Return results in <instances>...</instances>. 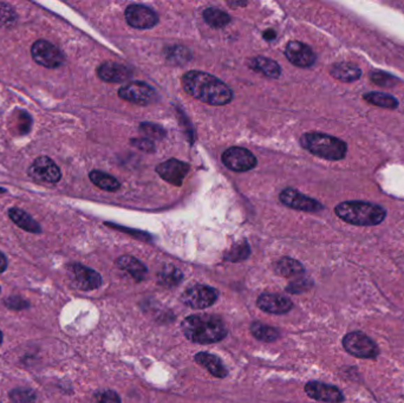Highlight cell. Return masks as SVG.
<instances>
[{"instance_id": "obj_6", "label": "cell", "mask_w": 404, "mask_h": 403, "mask_svg": "<svg viewBox=\"0 0 404 403\" xmlns=\"http://www.w3.org/2000/svg\"><path fill=\"white\" fill-rule=\"evenodd\" d=\"M343 347L347 353L358 358H376L380 353L377 344L359 331L347 333L343 338Z\"/></svg>"}, {"instance_id": "obj_31", "label": "cell", "mask_w": 404, "mask_h": 403, "mask_svg": "<svg viewBox=\"0 0 404 403\" xmlns=\"http://www.w3.org/2000/svg\"><path fill=\"white\" fill-rule=\"evenodd\" d=\"M18 15L15 8L6 3H0V26L10 29L16 25Z\"/></svg>"}, {"instance_id": "obj_34", "label": "cell", "mask_w": 404, "mask_h": 403, "mask_svg": "<svg viewBox=\"0 0 404 403\" xmlns=\"http://www.w3.org/2000/svg\"><path fill=\"white\" fill-rule=\"evenodd\" d=\"M5 307L10 309V310H25L27 307H30V302L27 301V299L22 298L20 296H11V297H8V298L4 299Z\"/></svg>"}, {"instance_id": "obj_24", "label": "cell", "mask_w": 404, "mask_h": 403, "mask_svg": "<svg viewBox=\"0 0 404 403\" xmlns=\"http://www.w3.org/2000/svg\"><path fill=\"white\" fill-rule=\"evenodd\" d=\"M274 270L277 275L285 278H291V277H297L304 273V268L298 260L292 259L289 257H284L280 260H278L277 263L274 264Z\"/></svg>"}, {"instance_id": "obj_42", "label": "cell", "mask_w": 404, "mask_h": 403, "mask_svg": "<svg viewBox=\"0 0 404 403\" xmlns=\"http://www.w3.org/2000/svg\"><path fill=\"white\" fill-rule=\"evenodd\" d=\"M0 294H1V287H0Z\"/></svg>"}, {"instance_id": "obj_3", "label": "cell", "mask_w": 404, "mask_h": 403, "mask_svg": "<svg viewBox=\"0 0 404 403\" xmlns=\"http://www.w3.org/2000/svg\"><path fill=\"white\" fill-rule=\"evenodd\" d=\"M337 217L354 226H376L382 224L387 212L380 205L362 202H342L336 206Z\"/></svg>"}, {"instance_id": "obj_27", "label": "cell", "mask_w": 404, "mask_h": 403, "mask_svg": "<svg viewBox=\"0 0 404 403\" xmlns=\"http://www.w3.org/2000/svg\"><path fill=\"white\" fill-rule=\"evenodd\" d=\"M204 20L209 26L220 27L226 26L231 23V17L226 12L221 11L219 8H208L204 11Z\"/></svg>"}, {"instance_id": "obj_9", "label": "cell", "mask_w": 404, "mask_h": 403, "mask_svg": "<svg viewBox=\"0 0 404 403\" xmlns=\"http://www.w3.org/2000/svg\"><path fill=\"white\" fill-rule=\"evenodd\" d=\"M221 159L228 169L239 173L250 171L257 166V158L246 148H228L227 151H223Z\"/></svg>"}, {"instance_id": "obj_30", "label": "cell", "mask_w": 404, "mask_h": 403, "mask_svg": "<svg viewBox=\"0 0 404 403\" xmlns=\"http://www.w3.org/2000/svg\"><path fill=\"white\" fill-rule=\"evenodd\" d=\"M8 397L12 403H33L37 399V394L31 388L20 387L12 389Z\"/></svg>"}, {"instance_id": "obj_21", "label": "cell", "mask_w": 404, "mask_h": 403, "mask_svg": "<svg viewBox=\"0 0 404 403\" xmlns=\"http://www.w3.org/2000/svg\"><path fill=\"white\" fill-rule=\"evenodd\" d=\"M116 265L121 270L128 272L136 282H142L148 272L146 266L139 259L131 256L119 257V259L116 260Z\"/></svg>"}, {"instance_id": "obj_13", "label": "cell", "mask_w": 404, "mask_h": 403, "mask_svg": "<svg viewBox=\"0 0 404 403\" xmlns=\"http://www.w3.org/2000/svg\"><path fill=\"white\" fill-rule=\"evenodd\" d=\"M280 202L293 210L304 211V212H318L323 210V205L315 199L306 197L293 188H286L281 192Z\"/></svg>"}, {"instance_id": "obj_1", "label": "cell", "mask_w": 404, "mask_h": 403, "mask_svg": "<svg viewBox=\"0 0 404 403\" xmlns=\"http://www.w3.org/2000/svg\"><path fill=\"white\" fill-rule=\"evenodd\" d=\"M182 86L189 96L206 105H225L233 98L231 88L221 79L204 71H188L182 77Z\"/></svg>"}, {"instance_id": "obj_19", "label": "cell", "mask_w": 404, "mask_h": 403, "mask_svg": "<svg viewBox=\"0 0 404 403\" xmlns=\"http://www.w3.org/2000/svg\"><path fill=\"white\" fill-rule=\"evenodd\" d=\"M194 360H195L197 365H200L202 368L206 369L213 377L223 379V377H226L228 375V370L225 368L221 360L216 355H213V353H204V351L197 353L194 357Z\"/></svg>"}, {"instance_id": "obj_17", "label": "cell", "mask_w": 404, "mask_h": 403, "mask_svg": "<svg viewBox=\"0 0 404 403\" xmlns=\"http://www.w3.org/2000/svg\"><path fill=\"white\" fill-rule=\"evenodd\" d=\"M305 393L308 397L323 402L339 403L344 400V395L338 388L322 382H308L305 386Z\"/></svg>"}, {"instance_id": "obj_38", "label": "cell", "mask_w": 404, "mask_h": 403, "mask_svg": "<svg viewBox=\"0 0 404 403\" xmlns=\"http://www.w3.org/2000/svg\"><path fill=\"white\" fill-rule=\"evenodd\" d=\"M131 144L135 146L136 148H139L141 151H148V153H151L154 151L155 146L151 141L146 140V139H137V140L131 141Z\"/></svg>"}, {"instance_id": "obj_20", "label": "cell", "mask_w": 404, "mask_h": 403, "mask_svg": "<svg viewBox=\"0 0 404 403\" xmlns=\"http://www.w3.org/2000/svg\"><path fill=\"white\" fill-rule=\"evenodd\" d=\"M330 74L338 81L350 83L361 78L362 70L354 63L341 62L331 66Z\"/></svg>"}, {"instance_id": "obj_22", "label": "cell", "mask_w": 404, "mask_h": 403, "mask_svg": "<svg viewBox=\"0 0 404 403\" xmlns=\"http://www.w3.org/2000/svg\"><path fill=\"white\" fill-rule=\"evenodd\" d=\"M8 217L18 227L24 229V231L35 233V234L42 232V229H40V225H39L38 222L30 214H27V212H24L20 208H17V207L10 208L8 210Z\"/></svg>"}, {"instance_id": "obj_35", "label": "cell", "mask_w": 404, "mask_h": 403, "mask_svg": "<svg viewBox=\"0 0 404 403\" xmlns=\"http://www.w3.org/2000/svg\"><path fill=\"white\" fill-rule=\"evenodd\" d=\"M93 403H121V399L114 390H103L95 394Z\"/></svg>"}, {"instance_id": "obj_2", "label": "cell", "mask_w": 404, "mask_h": 403, "mask_svg": "<svg viewBox=\"0 0 404 403\" xmlns=\"http://www.w3.org/2000/svg\"><path fill=\"white\" fill-rule=\"evenodd\" d=\"M181 326L186 337L199 344L223 341L228 333L223 319L214 314H190L184 319Z\"/></svg>"}, {"instance_id": "obj_41", "label": "cell", "mask_w": 404, "mask_h": 403, "mask_svg": "<svg viewBox=\"0 0 404 403\" xmlns=\"http://www.w3.org/2000/svg\"><path fill=\"white\" fill-rule=\"evenodd\" d=\"M3 333H1V330H0V345H1V343H3Z\"/></svg>"}, {"instance_id": "obj_25", "label": "cell", "mask_w": 404, "mask_h": 403, "mask_svg": "<svg viewBox=\"0 0 404 403\" xmlns=\"http://www.w3.org/2000/svg\"><path fill=\"white\" fill-rule=\"evenodd\" d=\"M158 284L162 287H175L181 283L184 280V275L179 268H175L173 265H166L161 268V271L158 272Z\"/></svg>"}, {"instance_id": "obj_37", "label": "cell", "mask_w": 404, "mask_h": 403, "mask_svg": "<svg viewBox=\"0 0 404 403\" xmlns=\"http://www.w3.org/2000/svg\"><path fill=\"white\" fill-rule=\"evenodd\" d=\"M310 287H311V284H308V280H298L290 284L289 287H286V291L290 294H301V292L308 290Z\"/></svg>"}, {"instance_id": "obj_36", "label": "cell", "mask_w": 404, "mask_h": 403, "mask_svg": "<svg viewBox=\"0 0 404 403\" xmlns=\"http://www.w3.org/2000/svg\"><path fill=\"white\" fill-rule=\"evenodd\" d=\"M141 130L144 132L147 135L155 137V139H162L165 135V130L160 126H155V124L142 123L141 124Z\"/></svg>"}, {"instance_id": "obj_23", "label": "cell", "mask_w": 404, "mask_h": 403, "mask_svg": "<svg viewBox=\"0 0 404 403\" xmlns=\"http://www.w3.org/2000/svg\"><path fill=\"white\" fill-rule=\"evenodd\" d=\"M248 66L252 70L262 73L267 77L278 78L281 74L280 66L277 62H274V59L262 57V56L250 59Z\"/></svg>"}, {"instance_id": "obj_16", "label": "cell", "mask_w": 404, "mask_h": 403, "mask_svg": "<svg viewBox=\"0 0 404 403\" xmlns=\"http://www.w3.org/2000/svg\"><path fill=\"white\" fill-rule=\"evenodd\" d=\"M257 305L260 310L267 314H284L292 310L293 303L285 296L277 294H262L257 299Z\"/></svg>"}, {"instance_id": "obj_14", "label": "cell", "mask_w": 404, "mask_h": 403, "mask_svg": "<svg viewBox=\"0 0 404 403\" xmlns=\"http://www.w3.org/2000/svg\"><path fill=\"white\" fill-rule=\"evenodd\" d=\"M156 172L165 181L179 187L181 186L184 180L188 174L189 165L177 159H170L166 162L158 165Z\"/></svg>"}, {"instance_id": "obj_33", "label": "cell", "mask_w": 404, "mask_h": 403, "mask_svg": "<svg viewBox=\"0 0 404 403\" xmlns=\"http://www.w3.org/2000/svg\"><path fill=\"white\" fill-rule=\"evenodd\" d=\"M371 81L380 86H393L396 84L397 78L383 71H373L371 74Z\"/></svg>"}, {"instance_id": "obj_4", "label": "cell", "mask_w": 404, "mask_h": 403, "mask_svg": "<svg viewBox=\"0 0 404 403\" xmlns=\"http://www.w3.org/2000/svg\"><path fill=\"white\" fill-rule=\"evenodd\" d=\"M301 144L313 155L329 161H339L347 156L344 141L322 132H306L301 137Z\"/></svg>"}, {"instance_id": "obj_28", "label": "cell", "mask_w": 404, "mask_h": 403, "mask_svg": "<svg viewBox=\"0 0 404 403\" xmlns=\"http://www.w3.org/2000/svg\"><path fill=\"white\" fill-rule=\"evenodd\" d=\"M250 333L253 335L254 337L257 338L258 341L274 342L277 340L279 336V331H278L274 326H266L260 322L252 323L250 326Z\"/></svg>"}, {"instance_id": "obj_5", "label": "cell", "mask_w": 404, "mask_h": 403, "mask_svg": "<svg viewBox=\"0 0 404 403\" xmlns=\"http://www.w3.org/2000/svg\"><path fill=\"white\" fill-rule=\"evenodd\" d=\"M66 275L71 287L77 290H96L102 285V277L100 273L82 264H69L66 266Z\"/></svg>"}, {"instance_id": "obj_18", "label": "cell", "mask_w": 404, "mask_h": 403, "mask_svg": "<svg viewBox=\"0 0 404 403\" xmlns=\"http://www.w3.org/2000/svg\"><path fill=\"white\" fill-rule=\"evenodd\" d=\"M98 77L109 83H122L133 76V70L129 66L116 62H104L97 69Z\"/></svg>"}, {"instance_id": "obj_11", "label": "cell", "mask_w": 404, "mask_h": 403, "mask_svg": "<svg viewBox=\"0 0 404 403\" xmlns=\"http://www.w3.org/2000/svg\"><path fill=\"white\" fill-rule=\"evenodd\" d=\"M29 175L36 181L44 183H57L62 178L59 167L47 156L37 158L29 168Z\"/></svg>"}, {"instance_id": "obj_7", "label": "cell", "mask_w": 404, "mask_h": 403, "mask_svg": "<svg viewBox=\"0 0 404 403\" xmlns=\"http://www.w3.org/2000/svg\"><path fill=\"white\" fill-rule=\"evenodd\" d=\"M32 59L39 66L47 69H56L66 62V56L56 45L45 39H39L31 47Z\"/></svg>"}, {"instance_id": "obj_15", "label": "cell", "mask_w": 404, "mask_h": 403, "mask_svg": "<svg viewBox=\"0 0 404 403\" xmlns=\"http://www.w3.org/2000/svg\"><path fill=\"white\" fill-rule=\"evenodd\" d=\"M285 56L293 66L299 68H310L316 62V54L311 47L297 40H292L286 45Z\"/></svg>"}, {"instance_id": "obj_12", "label": "cell", "mask_w": 404, "mask_h": 403, "mask_svg": "<svg viewBox=\"0 0 404 403\" xmlns=\"http://www.w3.org/2000/svg\"><path fill=\"white\" fill-rule=\"evenodd\" d=\"M124 16L131 27L139 30H148L158 23V13L144 5H129L126 8Z\"/></svg>"}, {"instance_id": "obj_8", "label": "cell", "mask_w": 404, "mask_h": 403, "mask_svg": "<svg viewBox=\"0 0 404 403\" xmlns=\"http://www.w3.org/2000/svg\"><path fill=\"white\" fill-rule=\"evenodd\" d=\"M219 298V291L208 285H194L182 294L181 301L190 309H207L216 304Z\"/></svg>"}, {"instance_id": "obj_40", "label": "cell", "mask_w": 404, "mask_h": 403, "mask_svg": "<svg viewBox=\"0 0 404 403\" xmlns=\"http://www.w3.org/2000/svg\"><path fill=\"white\" fill-rule=\"evenodd\" d=\"M264 37H265L266 40H272V39L276 38V32L269 30L264 33Z\"/></svg>"}, {"instance_id": "obj_10", "label": "cell", "mask_w": 404, "mask_h": 403, "mask_svg": "<svg viewBox=\"0 0 404 403\" xmlns=\"http://www.w3.org/2000/svg\"><path fill=\"white\" fill-rule=\"evenodd\" d=\"M119 96L124 101L140 105H151L156 100L155 90L143 82H131L127 86H121Z\"/></svg>"}, {"instance_id": "obj_29", "label": "cell", "mask_w": 404, "mask_h": 403, "mask_svg": "<svg viewBox=\"0 0 404 403\" xmlns=\"http://www.w3.org/2000/svg\"><path fill=\"white\" fill-rule=\"evenodd\" d=\"M363 98L366 102L371 103V105H377V107H381V108L395 109L398 107V101H397L396 98L391 96V95H388V93H375V91H373V93H364Z\"/></svg>"}, {"instance_id": "obj_32", "label": "cell", "mask_w": 404, "mask_h": 403, "mask_svg": "<svg viewBox=\"0 0 404 403\" xmlns=\"http://www.w3.org/2000/svg\"><path fill=\"white\" fill-rule=\"evenodd\" d=\"M250 256V248L248 245H238L232 248L231 251L228 252L226 256V259L230 261H241V260L246 259L247 257Z\"/></svg>"}, {"instance_id": "obj_39", "label": "cell", "mask_w": 404, "mask_h": 403, "mask_svg": "<svg viewBox=\"0 0 404 403\" xmlns=\"http://www.w3.org/2000/svg\"><path fill=\"white\" fill-rule=\"evenodd\" d=\"M6 268H8V259H6L4 253L0 252V273L5 272Z\"/></svg>"}, {"instance_id": "obj_26", "label": "cell", "mask_w": 404, "mask_h": 403, "mask_svg": "<svg viewBox=\"0 0 404 403\" xmlns=\"http://www.w3.org/2000/svg\"><path fill=\"white\" fill-rule=\"evenodd\" d=\"M89 178L95 186L98 187L100 190H108V192H116L119 190L121 183L117 178H114L112 175L107 174L100 171H91L89 174Z\"/></svg>"}]
</instances>
